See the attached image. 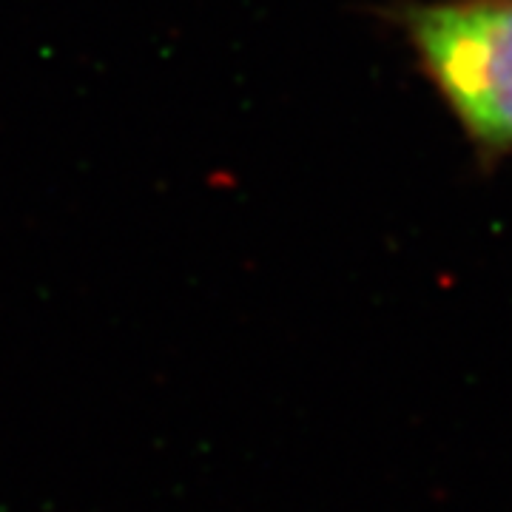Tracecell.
Returning a JSON list of instances; mask_svg holds the SVG:
<instances>
[{
	"instance_id": "1",
	"label": "cell",
	"mask_w": 512,
	"mask_h": 512,
	"mask_svg": "<svg viewBox=\"0 0 512 512\" xmlns=\"http://www.w3.org/2000/svg\"><path fill=\"white\" fill-rule=\"evenodd\" d=\"M402 26L467 134L490 151H510L512 0L410 6Z\"/></svg>"
}]
</instances>
